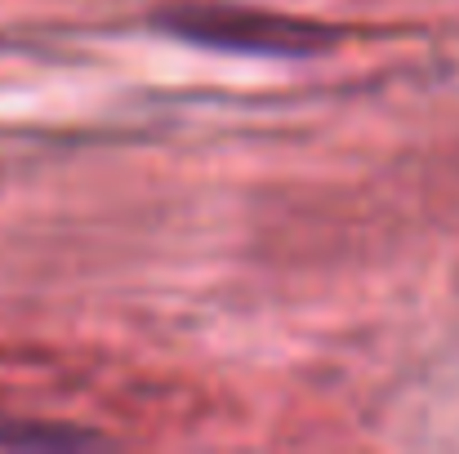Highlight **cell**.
<instances>
[{"label": "cell", "instance_id": "2", "mask_svg": "<svg viewBox=\"0 0 459 454\" xmlns=\"http://www.w3.org/2000/svg\"><path fill=\"white\" fill-rule=\"evenodd\" d=\"M99 437L58 428V424H22V419H0V446H40V450H67V446H90Z\"/></svg>", "mask_w": 459, "mask_h": 454}, {"label": "cell", "instance_id": "1", "mask_svg": "<svg viewBox=\"0 0 459 454\" xmlns=\"http://www.w3.org/2000/svg\"><path fill=\"white\" fill-rule=\"evenodd\" d=\"M160 22L196 45L210 49H237V54H273V58H299L330 45V31L304 18H281L264 9L241 4H178L160 13Z\"/></svg>", "mask_w": 459, "mask_h": 454}]
</instances>
